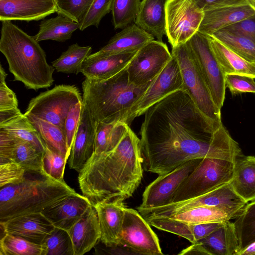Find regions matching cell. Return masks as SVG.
Wrapping results in <instances>:
<instances>
[{"instance_id": "1", "label": "cell", "mask_w": 255, "mask_h": 255, "mask_svg": "<svg viewBox=\"0 0 255 255\" xmlns=\"http://www.w3.org/2000/svg\"><path fill=\"white\" fill-rule=\"evenodd\" d=\"M143 115L139 134L146 172L165 174L195 159L234 162L242 154L223 123L211 130L184 90L167 96Z\"/></svg>"}, {"instance_id": "2", "label": "cell", "mask_w": 255, "mask_h": 255, "mask_svg": "<svg viewBox=\"0 0 255 255\" xmlns=\"http://www.w3.org/2000/svg\"><path fill=\"white\" fill-rule=\"evenodd\" d=\"M140 139L129 127L113 150L93 154L79 172L83 195L92 204L105 200L132 196L143 177Z\"/></svg>"}, {"instance_id": "3", "label": "cell", "mask_w": 255, "mask_h": 255, "mask_svg": "<svg viewBox=\"0 0 255 255\" xmlns=\"http://www.w3.org/2000/svg\"><path fill=\"white\" fill-rule=\"evenodd\" d=\"M0 51L7 60L14 81L35 91L52 85L55 69L48 64L44 51L33 36L11 21H2Z\"/></svg>"}, {"instance_id": "4", "label": "cell", "mask_w": 255, "mask_h": 255, "mask_svg": "<svg viewBox=\"0 0 255 255\" xmlns=\"http://www.w3.org/2000/svg\"><path fill=\"white\" fill-rule=\"evenodd\" d=\"M127 69L107 79L86 78L82 82V104L95 128L100 123L125 122L133 105L152 82L135 85L129 81Z\"/></svg>"}, {"instance_id": "5", "label": "cell", "mask_w": 255, "mask_h": 255, "mask_svg": "<svg viewBox=\"0 0 255 255\" xmlns=\"http://www.w3.org/2000/svg\"><path fill=\"white\" fill-rule=\"evenodd\" d=\"M65 181L49 176L29 178L0 189V221L34 213L45 209L63 197L75 193Z\"/></svg>"}, {"instance_id": "6", "label": "cell", "mask_w": 255, "mask_h": 255, "mask_svg": "<svg viewBox=\"0 0 255 255\" xmlns=\"http://www.w3.org/2000/svg\"><path fill=\"white\" fill-rule=\"evenodd\" d=\"M181 74L183 90L189 95L196 108L214 132L222 124L221 109L215 104L192 51L186 42L172 47Z\"/></svg>"}, {"instance_id": "7", "label": "cell", "mask_w": 255, "mask_h": 255, "mask_svg": "<svg viewBox=\"0 0 255 255\" xmlns=\"http://www.w3.org/2000/svg\"><path fill=\"white\" fill-rule=\"evenodd\" d=\"M234 162L217 158H203L174 193L172 202L198 196L231 182Z\"/></svg>"}, {"instance_id": "8", "label": "cell", "mask_w": 255, "mask_h": 255, "mask_svg": "<svg viewBox=\"0 0 255 255\" xmlns=\"http://www.w3.org/2000/svg\"><path fill=\"white\" fill-rule=\"evenodd\" d=\"M247 204L230 182L198 196L140 212L145 216L167 217L192 208L207 206L222 209L235 218Z\"/></svg>"}, {"instance_id": "9", "label": "cell", "mask_w": 255, "mask_h": 255, "mask_svg": "<svg viewBox=\"0 0 255 255\" xmlns=\"http://www.w3.org/2000/svg\"><path fill=\"white\" fill-rule=\"evenodd\" d=\"M82 101L75 85H58L31 99L24 114L50 122L64 130L70 108Z\"/></svg>"}, {"instance_id": "10", "label": "cell", "mask_w": 255, "mask_h": 255, "mask_svg": "<svg viewBox=\"0 0 255 255\" xmlns=\"http://www.w3.org/2000/svg\"><path fill=\"white\" fill-rule=\"evenodd\" d=\"M204 10L195 0H168L166 35L172 47L188 42L198 32Z\"/></svg>"}, {"instance_id": "11", "label": "cell", "mask_w": 255, "mask_h": 255, "mask_svg": "<svg viewBox=\"0 0 255 255\" xmlns=\"http://www.w3.org/2000/svg\"><path fill=\"white\" fill-rule=\"evenodd\" d=\"M118 247L136 254L163 255L158 238L149 223L138 211L126 207Z\"/></svg>"}, {"instance_id": "12", "label": "cell", "mask_w": 255, "mask_h": 255, "mask_svg": "<svg viewBox=\"0 0 255 255\" xmlns=\"http://www.w3.org/2000/svg\"><path fill=\"white\" fill-rule=\"evenodd\" d=\"M171 58L166 44L154 39L149 41L138 49L127 68L129 81L137 86L152 82Z\"/></svg>"}, {"instance_id": "13", "label": "cell", "mask_w": 255, "mask_h": 255, "mask_svg": "<svg viewBox=\"0 0 255 255\" xmlns=\"http://www.w3.org/2000/svg\"><path fill=\"white\" fill-rule=\"evenodd\" d=\"M183 90V80L176 58H172L129 110L125 122L128 125L137 117L167 96Z\"/></svg>"}, {"instance_id": "14", "label": "cell", "mask_w": 255, "mask_h": 255, "mask_svg": "<svg viewBox=\"0 0 255 255\" xmlns=\"http://www.w3.org/2000/svg\"><path fill=\"white\" fill-rule=\"evenodd\" d=\"M187 42L215 104L221 109L225 99L226 75L214 55L206 36L197 32Z\"/></svg>"}, {"instance_id": "15", "label": "cell", "mask_w": 255, "mask_h": 255, "mask_svg": "<svg viewBox=\"0 0 255 255\" xmlns=\"http://www.w3.org/2000/svg\"><path fill=\"white\" fill-rule=\"evenodd\" d=\"M202 159L188 161L171 171L160 175L145 189L137 210L152 209L172 202L176 191Z\"/></svg>"}, {"instance_id": "16", "label": "cell", "mask_w": 255, "mask_h": 255, "mask_svg": "<svg viewBox=\"0 0 255 255\" xmlns=\"http://www.w3.org/2000/svg\"><path fill=\"white\" fill-rule=\"evenodd\" d=\"M204 17L198 32L212 35L242 20L255 18V11L246 0H233L203 8Z\"/></svg>"}, {"instance_id": "17", "label": "cell", "mask_w": 255, "mask_h": 255, "mask_svg": "<svg viewBox=\"0 0 255 255\" xmlns=\"http://www.w3.org/2000/svg\"><path fill=\"white\" fill-rule=\"evenodd\" d=\"M240 251L234 223L229 220L209 235L191 244L178 255H238Z\"/></svg>"}, {"instance_id": "18", "label": "cell", "mask_w": 255, "mask_h": 255, "mask_svg": "<svg viewBox=\"0 0 255 255\" xmlns=\"http://www.w3.org/2000/svg\"><path fill=\"white\" fill-rule=\"evenodd\" d=\"M92 205L86 196L75 192L63 197L41 213L55 227L68 231Z\"/></svg>"}, {"instance_id": "19", "label": "cell", "mask_w": 255, "mask_h": 255, "mask_svg": "<svg viewBox=\"0 0 255 255\" xmlns=\"http://www.w3.org/2000/svg\"><path fill=\"white\" fill-rule=\"evenodd\" d=\"M124 200H105L93 204L98 215L101 231L100 241L107 247L119 246L124 218Z\"/></svg>"}, {"instance_id": "20", "label": "cell", "mask_w": 255, "mask_h": 255, "mask_svg": "<svg viewBox=\"0 0 255 255\" xmlns=\"http://www.w3.org/2000/svg\"><path fill=\"white\" fill-rule=\"evenodd\" d=\"M0 225L4 234L17 236L40 245L55 228L41 212L22 215L0 221Z\"/></svg>"}, {"instance_id": "21", "label": "cell", "mask_w": 255, "mask_h": 255, "mask_svg": "<svg viewBox=\"0 0 255 255\" xmlns=\"http://www.w3.org/2000/svg\"><path fill=\"white\" fill-rule=\"evenodd\" d=\"M57 11L55 0H0V20L37 21Z\"/></svg>"}, {"instance_id": "22", "label": "cell", "mask_w": 255, "mask_h": 255, "mask_svg": "<svg viewBox=\"0 0 255 255\" xmlns=\"http://www.w3.org/2000/svg\"><path fill=\"white\" fill-rule=\"evenodd\" d=\"M96 128L82 104L78 127L71 147L68 163L70 169L79 172L94 153Z\"/></svg>"}, {"instance_id": "23", "label": "cell", "mask_w": 255, "mask_h": 255, "mask_svg": "<svg viewBox=\"0 0 255 255\" xmlns=\"http://www.w3.org/2000/svg\"><path fill=\"white\" fill-rule=\"evenodd\" d=\"M154 37L136 24L132 23L115 34L98 51L91 54L86 59H93L117 53L137 50Z\"/></svg>"}, {"instance_id": "24", "label": "cell", "mask_w": 255, "mask_h": 255, "mask_svg": "<svg viewBox=\"0 0 255 255\" xmlns=\"http://www.w3.org/2000/svg\"><path fill=\"white\" fill-rule=\"evenodd\" d=\"M68 232L74 255H83L95 247L100 241L101 231L97 213L93 205Z\"/></svg>"}, {"instance_id": "25", "label": "cell", "mask_w": 255, "mask_h": 255, "mask_svg": "<svg viewBox=\"0 0 255 255\" xmlns=\"http://www.w3.org/2000/svg\"><path fill=\"white\" fill-rule=\"evenodd\" d=\"M143 218L150 226L160 230L182 237L191 244L209 235L225 222L195 224L165 217L145 216Z\"/></svg>"}, {"instance_id": "26", "label": "cell", "mask_w": 255, "mask_h": 255, "mask_svg": "<svg viewBox=\"0 0 255 255\" xmlns=\"http://www.w3.org/2000/svg\"><path fill=\"white\" fill-rule=\"evenodd\" d=\"M138 50L86 59L80 72L86 78L95 80L107 79L127 68Z\"/></svg>"}, {"instance_id": "27", "label": "cell", "mask_w": 255, "mask_h": 255, "mask_svg": "<svg viewBox=\"0 0 255 255\" xmlns=\"http://www.w3.org/2000/svg\"><path fill=\"white\" fill-rule=\"evenodd\" d=\"M168 0H142L134 23L162 41L166 35V10Z\"/></svg>"}, {"instance_id": "28", "label": "cell", "mask_w": 255, "mask_h": 255, "mask_svg": "<svg viewBox=\"0 0 255 255\" xmlns=\"http://www.w3.org/2000/svg\"><path fill=\"white\" fill-rule=\"evenodd\" d=\"M206 36L210 48L226 75L241 74L255 79V63L248 61L213 35Z\"/></svg>"}, {"instance_id": "29", "label": "cell", "mask_w": 255, "mask_h": 255, "mask_svg": "<svg viewBox=\"0 0 255 255\" xmlns=\"http://www.w3.org/2000/svg\"><path fill=\"white\" fill-rule=\"evenodd\" d=\"M230 183L237 194L247 203L255 200V156L242 153L236 158Z\"/></svg>"}, {"instance_id": "30", "label": "cell", "mask_w": 255, "mask_h": 255, "mask_svg": "<svg viewBox=\"0 0 255 255\" xmlns=\"http://www.w3.org/2000/svg\"><path fill=\"white\" fill-rule=\"evenodd\" d=\"M12 136L10 161L19 164L27 173L47 175L43 167L44 153L30 142L13 135Z\"/></svg>"}, {"instance_id": "31", "label": "cell", "mask_w": 255, "mask_h": 255, "mask_svg": "<svg viewBox=\"0 0 255 255\" xmlns=\"http://www.w3.org/2000/svg\"><path fill=\"white\" fill-rule=\"evenodd\" d=\"M79 28V23L58 14L55 17L41 21L38 32L33 37L38 42L46 40L64 42L70 39L74 31Z\"/></svg>"}, {"instance_id": "32", "label": "cell", "mask_w": 255, "mask_h": 255, "mask_svg": "<svg viewBox=\"0 0 255 255\" xmlns=\"http://www.w3.org/2000/svg\"><path fill=\"white\" fill-rule=\"evenodd\" d=\"M24 114L37 130L46 146L68 159L70 152L65 131L50 122L30 114Z\"/></svg>"}, {"instance_id": "33", "label": "cell", "mask_w": 255, "mask_h": 255, "mask_svg": "<svg viewBox=\"0 0 255 255\" xmlns=\"http://www.w3.org/2000/svg\"><path fill=\"white\" fill-rule=\"evenodd\" d=\"M129 125L123 121L100 123L96 127L94 150L99 154L113 150L118 144Z\"/></svg>"}, {"instance_id": "34", "label": "cell", "mask_w": 255, "mask_h": 255, "mask_svg": "<svg viewBox=\"0 0 255 255\" xmlns=\"http://www.w3.org/2000/svg\"><path fill=\"white\" fill-rule=\"evenodd\" d=\"M165 217L195 224L226 222L234 218L222 209L207 206L192 208Z\"/></svg>"}, {"instance_id": "35", "label": "cell", "mask_w": 255, "mask_h": 255, "mask_svg": "<svg viewBox=\"0 0 255 255\" xmlns=\"http://www.w3.org/2000/svg\"><path fill=\"white\" fill-rule=\"evenodd\" d=\"M91 51L90 46H81L77 43L73 44L52 62V66L58 72L78 74Z\"/></svg>"}, {"instance_id": "36", "label": "cell", "mask_w": 255, "mask_h": 255, "mask_svg": "<svg viewBox=\"0 0 255 255\" xmlns=\"http://www.w3.org/2000/svg\"><path fill=\"white\" fill-rule=\"evenodd\" d=\"M233 223L240 251L255 242V200L247 204Z\"/></svg>"}, {"instance_id": "37", "label": "cell", "mask_w": 255, "mask_h": 255, "mask_svg": "<svg viewBox=\"0 0 255 255\" xmlns=\"http://www.w3.org/2000/svg\"><path fill=\"white\" fill-rule=\"evenodd\" d=\"M0 129L30 142L40 151L45 153L46 148L45 142L24 114H22L9 123L0 126Z\"/></svg>"}, {"instance_id": "38", "label": "cell", "mask_w": 255, "mask_h": 255, "mask_svg": "<svg viewBox=\"0 0 255 255\" xmlns=\"http://www.w3.org/2000/svg\"><path fill=\"white\" fill-rule=\"evenodd\" d=\"M41 255H74L72 241L68 232L55 227L41 244Z\"/></svg>"}, {"instance_id": "39", "label": "cell", "mask_w": 255, "mask_h": 255, "mask_svg": "<svg viewBox=\"0 0 255 255\" xmlns=\"http://www.w3.org/2000/svg\"><path fill=\"white\" fill-rule=\"evenodd\" d=\"M40 244L28 241L22 237L4 234L0 241L1 255H41Z\"/></svg>"}, {"instance_id": "40", "label": "cell", "mask_w": 255, "mask_h": 255, "mask_svg": "<svg viewBox=\"0 0 255 255\" xmlns=\"http://www.w3.org/2000/svg\"><path fill=\"white\" fill-rule=\"evenodd\" d=\"M212 35L241 56L255 63V43L252 40L226 29Z\"/></svg>"}, {"instance_id": "41", "label": "cell", "mask_w": 255, "mask_h": 255, "mask_svg": "<svg viewBox=\"0 0 255 255\" xmlns=\"http://www.w3.org/2000/svg\"><path fill=\"white\" fill-rule=\"evenodd\" d=\"M141 0H113V24L115 29H123L134 23Z\"/></svg>"}, {"instance_id": "42", "label": "cell", "mask_w": 255, "mask_h": 255, "mask_svg": "<svg viewBox=\"0 0 255 255\" xmlns=\"http://www.w3.org/2000/svg\"><path fill=\"white\" fill-rule=\"evenodd\" d=\"M94 0H55L56 13L80 23Z\"/></svg>"}, {"instance_id": "43", "label": "cell", "mask_w": 255, "mask_h": 255, "mask_svg": "<svg viewBox=\"0 0 255 255\" xmlns=\"http://www.w3.org/2000/svg\"><path fill=\"white\" fill-rule=\"evenodd\" d=\"M113 0H94L85 15L79 23L82 31L91 26L97 27L102 19L112 10Z\"/></svg>"}, {"instance_id": "44", "label": "cell", "mask_w": 255, "mask_h": 255, "mask_svg": "<svg viewBox=\"0 0 255 255\" xmlns=\"http://www.w3.org/2000/svg\"><path fill=\"white\" fill-rule=\"evenodd\" d=\"M67 161L66 157L46 146L43 159L45 174L56 180L64 181L65 167Z\"/></svg>"}, {"instance_id": "45", "label": "cell", "mask_w": 255, "mask_h": 255, "mask_svg": "<svg viewBox=\"0 0 255 255\" xmlns=\"http://www.w3.org/2000/svg\"><path fill=\"white\" fill-rule=\"evenodd\" d=\"M26 173L21 166L15 162L0 164V188L22 182Z\"/></svg>"}, {"instance_id": "46", "label": "cell", "mask_w": 255, "mask_h": 255, "mask_svg": "<svg viewBox=\"0 0 255 255\" xmlns=\"http://www.w3.org/2000/svg\"><path fill=\"white\" fill-rule=\"evenodd\" d=\"M254 79L245 75L228 74L225 77L226 87L233 95L244 93H255Z\"/></svg>"}, {"instance_id": "47", "label": "cell", "mask_w": 255, "mask_h": 255, "mask_svg": "<svg viewBox=\"0 0 255 255\" xmlns=\"http://www.w3.org/2000/svg\"><path fill=\"white\" fill-rule=\"evenodd\" d=\"M82 107V101L72 106L68 112L65 123L64 130L68 150L71 147L78 127Z\"/></svg>"}, {"instance_id": "48", "label": "cell", "mask_w": 255, "mask_h": 255, "mask_svg": "<svg viewBox=\"0 0 255 255\" xmlns=\"http://www.w3.org/2000/svg\"><path fill=\"white\" fill-rule=\"evenodd\" d=\"M223 29L246 37L255 43V18L242 20Z\"/></svg>"}, {"instance_id": "49", "label": "cell", "mask_w": 255, "mask_h": 255, "mask_svg": "<svg viewBox=\"0 0 255 255\" xmlns=\"http://www.w3.org/2000/svg\"><path fill=\"white\" fill-rule=\"evenodd\" d=\"M17 107L15 94L7 86L5 81H0V110Z\"/></svg>"}, {"instance_id": "50", "label": "cell", "mask_w": 255, "mask_h": 255, "mask_svg": "<svg viewBox=\"0 0 255 255\" xmlns=\"http://www.w3.org/2000/svg\"><path fill=\"white\" fill-rule=\"evenodd\" d=\"M21 114L18 107L0 110V126L9 123Z\"/></svg>"}, {"instance_id": "51", "label": "cell", "mask_w": 255, "mask_h": 255, "mask_svg": "<svg viewBox=\"0 0 255 255\" xmlns=\"http://www.w3.org/2000/svg\"><path fill=\"white\" fill-rule=\"evenodd\" d=\"M203 8L205 7L233 0H195Z\"/></svg>"}, {"instance_id": "52", "label": "cell", "mask_w": 255, "mask_h": 255, "mask_svg": "<svg viewBox=\"0 0 255 255\" xmlns=\"http://www.w3.org/2000/svg\"><path fill=\"white\" fill-rule=\"evenodd\" d=\"M238 255H255V242L240 251Z\"/></svg>"}, {"instance_id": "53", "label": "cell", "mask_w": 255, "mask_h": 255, "mask_svg": "<svg viewBox=\"0 0 255 255\" xmlns=\"http://www.w3.org/2000/svg\"><path fill=\"white\" fill-rule=\"evenodd\" d=\"M246 1L255 11V0H246Z\"/></svg>"}]
</instances>
